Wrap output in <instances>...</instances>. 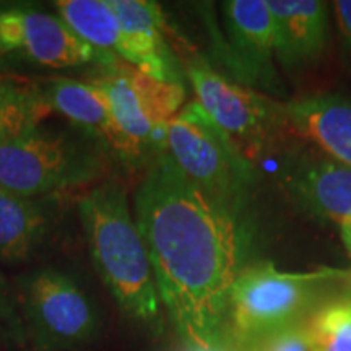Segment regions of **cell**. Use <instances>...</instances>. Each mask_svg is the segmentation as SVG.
I'll return each mask as SVG.
<instances>
[{"instance_id":"obj_1","label":"cell","mask_w":351,"mask_h":351,"mask_svg":"<svg viewBox=\"0 0 351 351\" xmlns=\"http://www.w3.org/2000/svg\"><path fill=\"white\" fill-rule=\"evenodd\" d=\"M135 223L160 300L186 345L221 343L251 236L241 210L197 187L161 150L135 192Z\"/></svg>"},{"instance_id":"obj_27","label":"cell","mask_w":351,"mask_h":351,"mask_svg":"<svg viewBox=\"0 0 351 351\" xmlns=\"http://www.w3.org/2000/svg\"><path fill=\"white\" fill-rule=\"evenodd\" d=\"M32 351H43V350H38V348H36V350H32Z\"/></svg>"},{"instance_id":"obj_25","label":"cell","mask_w":351,"mask_h":351,"mask_svg":"<svg viewBox=\"0 0 351 351\" xmlns=\"http://www.w3.org/2000/svg\"><path fill=\"white\" fill-rule=\"evenodd\" d=\"M3 52L0 51V56H2ZM16 80L13 77H8V75H5V73L2 72V70H0V95L3 93V91H7L8 88H10L13 83H15Z\"/></svg>"},{"instance_id":"obj_6","label":"cell","mask_w":351,"mask_h":351,"mask_svg":"<svg viewBox=\"0 0 351 351\" xmlns=\"http://www.w3.org/2000/svg\"><path fill=\"white\" fill-rule=\"evenodd\" d=\"M163 152L189 181L243 212L254 179L252 165L197 101L182 106L169 121Z\"/></svg>"},{"instance_id":"obj_7","label":"cell","mask_w":351,"mask_h":351,"mask_svg":"<svg viewBox=\"0 0 351 351\" xmlns=\"http://www.w3.org/2000/svg\"><path fill=\"white\" fill-rule=\"evenodd\" d=\"M181 60L194 86L197 103L225 132L241 155L254 165L276 135L287 129L283 103L217 72L204 57L184 52Z\"/></svg>"},{"instance_id":"obj_2","label":"cell","mask_w":351,"mask_h":351,"mask_svg":"<svg viewBox=\"0 0 351 351\" xmlns=\"http://www.w3.org/2000/svg\"><path fill=\"white\" fill-rule=\"evenodd\" d=\"M78 215L95 269L121 309L140 322L160 324L155 274L121 184H96L78 200Z\"/></svg>"},{"instance_id":"obj_16","label":"cell","mask_w":351,"mask_h":351,"mask_svg":"<svg viewBox=\"0 0 351 351\" xmlns=\"http://www.w3.org/2000/svg\"><path fill=\"white\" fill-rule=\"evenodd\" d=\"M36 86L51 112L62 114L73 127L101 140L112 155L116 132L106 98L99 88L90 82L67 77L47 78L36 83Z\"/></svg>"},{"instance_id":"obj_19","label":"cell","mask_w":351,"mask_h":351,"mask_svg":"<svg viewBox=\"0 0 351 351\" xmlns=\"http://www.w3.org/2000/svg\"><path fill=\"white\" fill-rule=\"evenodd\" d=\"M311 351H351V300L341 298L317 307L306 319Z\"/></svg>"},{"instance_id":"obj_23","label":"cell","mask_w":351,"mask_h":351,"mask_svg":"<svg viewBox=\"0 0 351 351\" xmlns=\"http://www.w3.org/2000/svg\"><path fill=\"white\" fill-rule=\"evenodd\" d=\"M339 226H340V234H341V239H343L346 251H348V254L351 256V218H346L343 221H340Z\"/></svg>"},{"instance_id":"obj_26","label":"cell","mask_w":351,"mask_h":351,"mask_svg":"<svg viewBox=\"0 0 351 351\" xmlns=\"http://www.w3.org/2000/svg\"><path fill=\"white\" fill-rule=\"evenodd\" d=\"M343 282L346 285V289H348V296L351 300V270H345V276H343Z\"/></svg>"},{"instance_id":"obj_8","label":"cell","mask_w":351,"mask_h":351,"mask_svg":"<svg viewBox=\"0 0 351 351\" xmlns=\"http://www.w3.org/2000/svg\"><path fill=\"white\" fill-rule=\"evenodd\" d=\"M21 301L38 350H70L98 339V307L62 270L46 267L26 276L21 282Z\"/></svg>"},{"instance_id":"obj_21","label":"cell","mask_w":351,"mask_h":351,"mask_svg":"<svg viewBox=\"0 0 351 351\" xmlns=\"http://www.w3.org/2000/svg\"><path fill=\"white\" fill-rule=\"evenodd\" d=\"M332 10L339 26L343 49L351 57V0H337L332 3Z\"/></svg>"},{"instance_id":"obj_14","label":"cell","mask_w":351,"mask_h":351,"mask_svg":"<svg viewBox=\"0 0 351 351\" xmlns=\"http://www.w3.org/2000/svg\"><path fill=\"white\" fill-rule=\"evenodd\" d=\"M285 125L313 142L324 155L351 168V99L313 95L283 103Z\"/></svg>"},{"instance_id":"obj_9","label":"cell","mask_w":351,"mask_h":351,"mask_svg":"<svg viewBox=\"0 0 351 351\" xmlns=\"http://www.w3.org/2000/svg\"><path fill=\"white\" fill-rule=\"evenodd\" d=\"M223 28L217 49L223 64L245 86L280 91L274 67V19L267 0L223 2Z\"/></svg>"},{"instance_id":"obj_11","label":"cell","mask_w":351,"mask_h":351,"mask_svg":"<svg viewBox=\"0 0 351 351\" xmlns=\"http://www.w3.org/2000/svg\"><path fill=\"white\" fill-rule=\"evenodd\" d=\"M122 29L116 56L166 83L182 85L163 8L150 0H109Z\"/></svg>"},{"instance_id":"obj_15","label":"cell","mask_w":351,"mask_h":351,"mask_svg":"<svg viewBox=\"0 0 351 351\" xmlns=\"http://www.w3.org/2000/svg\"><path fill=\"white\" fill-rule=\"evenodd\" d=\"M54 210L49 197H28L0 186V262H23L46 241Z\"/></svg>"},{"instance_id":"obj_18","label":"cell","mask_w":351,"mask_h":351,"mask_svg":"<svg viewBox=\"0 0 351 351\" xmlns=\"http://www.w3.org/2000/svg\"><path fill=\"white\" fill-rule=\"evenodd\" d=\"M51 114L36 83L15 82L0 95V147L41 125Z\"/></svg>"},{"instance_id":"obj_13","label":"cell","mask_w":351,"mask_h":351,"mask_svg":"<svg viewBox=\"0 0 351 351\" xmlns=\"http://www.w3.org/2000/svg\"><path fill=\"white\" fill-rule=\"evenodd\" d=\"M274 19L275 57L300 70L322 57L330 32V7L322 0H267Z\"/></svg>"},{"instance_id":"obj_12","label":"cell","mask_w":351,"mask_h":351,"mask_svg":"<svg viewBox=\"0 0 351 351\" xmlns=\"http://www.w3.org/2000/svg\"><path fill=\"white\" fill-rule=\"evenodd\" d=\"M282 184L288 194L314 217L340 223L351 218V168L314 152L285 161Z\"/></svg>"},{"instance_id":"obj_3","label":"cell","mask_w":351,"mask_h":351,"mask_svg":"<svg viewBox=\"0 0 351 351\" xmlns=\"http://www.w3.org/2000/svg\"><path fill=\"white\" fill-rule=\"evenodd\" d=\"M111 152L77 127L38 125L0 147V186L28 197H52L106 174Z\"/></svg>"},{"instance_id":"obj_24","label":"cell","mask_w":351,"mask_h":351,"mask_svg":"<svg viewBox=\"0 0 351 351\" xmlns=\"http://www.w3.org/2000/svg\"><path fill=\"white\" fill-rule=\"evenodd\" d=\"M181 351H241V350L236 348V346L232 343H226V341L223 340L221 343L217 345V346H212V348H197V346L186 345V348L181 350Z\"/></svg>"},{"instance_id":"obj_5","label":"cell","mask_w":351,"mask_h":351,"mask_svg":"<svg viewBox=\"0 0 351 351\" xmlns=\"http://www.w3.org/2000/svg\"><path fill=\"white\" fill-rule=\"evenodd\" d=\"M345 276V270L282 271L274 263L245 265L232 285L228 304L231 343L243 346L257 337L304 320L320 289Z\"/></svg>"},{"instance_id":"obj_4","label":"cell","mask_w":351,"mask_h":351,"mask_svg":"<svg viewBox=\"0 0 351 351\" xmlns=\"http://www.w3.org/2000/svg\"><path fill=\"white\" fill-rule=\"evenodd\" d=\"M91 72L86 82L103 91L116 132L112 156L129 166L153 160L165 148L169 121L182 109L184 86L156 80L116 54Z\"/></svg>"},{"instance_id":"obj_17","label":"cell","mask_w":351,"mask_h":351,"mask_svg":"<svg viewBox=\"0 0 351 351\" xmlns=\"http://www.w3.org/2000/svg\"><path fill=\"white\" fill-rule=\"evenodd\" d=\"M57 15L73 33L95 49L116 54L121 46L122 29L109 0H59Z\"/></svg>"},{"instance_id":"obj_20","label":"cell","mask_w":351,"mask_h":351,"mask_svg":"<svg viewBox=\"0 0 351 351\" xmlns=\"http://www.w3.org/2000/svg\"><path fill=\"white\" fill-rule=\"evenodd\" d=\"M238 348V346H236ZM241 351H311L306 319L257 337L239 346Z\"/></svg>"},{"instance_id":"obj_10","label":"cell","mask_w":351,"mask_h":351,"mask_svg":"<svg viewBox=\"0 0 351 351\" xmlns=\"http://www.w3.org/2000/svg\"><path fill=\"white\" fill-rule=\"evenodd\" d=\"M0 51L47 69L99 64L112 56L78 38L59 15L29 7L0 8Z\"/></svg>"},{"instance_id":"obj_22","label":"cell","mask_w":351,"mask_h":351,"mask_svg":"<svg viewBox=\"0 0 351 351\" xmlns=\"http://www.w3.org/2000/svg\"><path fill=\"white\" fill-rule=\"evenodd\" d=\"M2 326L15 327L16 320L13 317V309L10 296H8L7 291V283L5 280H3V276L0 275V327Z\"/></svg>"}]
</instances>
